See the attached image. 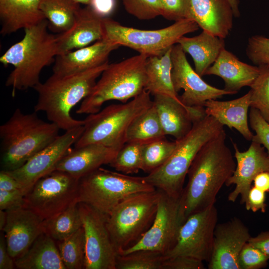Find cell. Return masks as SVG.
I'll list each match as a JSON object with an SVG mask.
<instances>
[{"label": "cell", "instance_id": "obj_1", "mask_svg": "<svg viewBox=\"0 0 269 269\" xmlns=\"http://www.w3.org/2000/svg\"><path fill=\"white\" fill-rule=\"evenodd\" d=\"M224 130L199 150L187 172L182 197L186 218L214 205L218 193L233 174L236 162Z\"/></svg>", "mask_w": 269, "mask_h": 269}, {"label": "cell", "instance_id": "obj_2", "mask_svg": "<svg viewBox=\"0 0 269 269\" xmlns=\"http://www.w3.org/2000/svg\"><path fill=\"white\" fill-rule=\"evenodd\" d=\"M48 21L24 29L22 39L12 45L0 57L5 67H13L8 76L5 86L16 90L33 88L40 82L42 70L54 62L57 56V35L48 31Z\"/></svg>", "mask_w": 269, "mask_h": 269}, {"label": "cell", "instance_id": "obj_3", "mask_svg": "<svg viewBox=\"0 0 269 269\" xmlns=\"http://www.w3.org/2000/svg\"><path fill=\"white\" fill-rule=\"evenodd\" d=\"M108 64L69 75L53 73L33 88L38 94L34 112H44L50 122L65 131L83 126L84 121L74 119L71 111L90 94Z\"/></svg>", "mask_w": 269, "mask_h": 269}, {"label": "cell", "instance_id": "obj_4", "mask_svg": "<svg viewBox=\"0 0 269 269\" xmlns=\"http://www.w3.org/2000/svg\"><path fill=\"white\" fill-rule=\"evenodd\" d=\"M36 113L25 114L17 108L0 126L2 170L18 168L59 135L56 125L42 120Z\"/></svg>", "mask_w": 269, "mask_h": 269}, {"label": "cell", "instance_id": "obj_5", "mask_svg": "<svg viewBox=\"0 0 269 269\" xmlns=\"http://www.w3.org/2000/svg\"><path fill=\"white\" fill-rule=\"evenodd\" d=\"M224 130L215 118L205 114L193 121L190 132L176 141V147L161 166L144 177L155 189L178 197L182 195L189 168L201 148Z\"/></svg>", "mask_w": 269, "mask_h": 269}, {"label": "cell", "instance_id": "obj_6", "mask_svg": "<svg viewBox=\"0 0 269 269\" xmlns=\"http://www.w3.org/2000/svg\"><path fill=\"white\" fill-rule=\"evenodd\" d=\"M148 57L139 54L109 64L90 94L82 101L76 113H96L107 101L116 100L124 103L139 95L145 90Z\"/></svg>", "mask_w": 269, "mask_h": 269}, {"label": "cell", "instance_id": "obj_7", "mask_svg": "<svg viewBox=\"0 0 269 269\" xmlns=\"http://www.w3.org/2000/svg\"><path fill=\"white\" fill-rule=\"evenodd\" d=\"M152 104L150 93L144 90L126 103L111 104L89 114L83 120L84 131L74 146L96 143L121 148L131 124Z\"/></svg>", "mask_w": 269, "mask_h": 269}, {"label": "cell", "instance_id": "obj_8", "mask_svg": "<svg viewBox=\"0 0 269 269\" xmlns=\"http://www.w3.org/2000/svg\"><path fill=\"white\" fill-rule=\"evenodd\" d=\"M160 194L156 189L132 195L107 216V229L118 254L136 244L151 227Z\"/></svg>", "mask_w": 269, "mask_h": 269}, {"label": "cell", "instance_id": "obj_9", "mask_svg": "<svg viewBox=\"0 0 269 269\" xmlns=\"http://www.w3.org/2000/svg\"><path fill=\"white\" fill-rule=\"evenodd\" d=\"M155 189L144 177L131 176L100 167L79 179L77 201L108 216L128 197Z\"/></svg>", "mask_w": 269, "mask_h": 269}, {"label": "cell", "instance_id": "obj_10", "mask_svg": "<svg viewBox=\"0 0 269 269\" xmlns=\"http://www.w3.org/2000/svg\"><path fill=\"white\" fill-rule=\"evenodd\" d=\"M199 28L198 24L190 19L175 21L161 29L143 30L123 25L108 17L103 18V37L148 57L162 55L181 37Z\"/></svg>", "mask_w": 269, "mask_h": 269}, {"label": "cell", "instance_id": "obj_11", "mask_svg": "<svg viewBox=\"0 0 269 269\" xmlns=\"http://www.w3.org/2000/svg\"><path fill=\"white\" fill-rule=\"evenodd\" d=\"M79 179L54 170L38 179L24 196V207L43 220L52 218L77 201Z\"/></svg>", "mask_w": 269, "mask_h": 269}, {"label": "cell", "instance_id": "obj_12", "mask_svg": "<svg viewBox=\"0 0 269 269\" xmlns=\"http://www.w3.org/2000/svg\"><path fill=\"white\" fill-rule=\"evenodd\" d=\"M186 219L182 195L174 197L161 191L156 213L151 227L136 244L118 254L149 250L166 255L175 246L180 229Z\"/></svg>", "mask_w": 269, "mask_h": 269}, {"label": "cell", "instance_id": "obj_13", "mask_svg": "<svg viewBox=\"0 0 269 269\" xmlns=\"http://www.w3.org/2000/svg\"><path fill=\"white\" fill-rule=\"evenodd\" d=\"M218 217L215 205L188 216L180 229L175 246L164 255L165 259L184 256L208 263Z\"/></svg>", "mask_w": 269, "mask_h": 269}, {"label": "cell", "instance_id": "obj_14", "mask_svg": "<svg viewBox=\"0 0 269 269\" xmlns=\"http://www.w3.org/2000/svg\"><path fill=\"white\" fill-rule=\"evenodd\" d=\"M84 230L85 269H116L118 253L107 225V215L91 206L78 203Z\"/></svg>", "mask_w": 269, "mask_h": 269}, {"label": "cell", "instance_id": "obj_15", "mask_svg": "<svg viewBox=\"0 0 269 269\" xmlns=\"http://www.w3.org/2000/svg\"><path fill=\"white\" fill-rule=\"evenodd\" d=\"M171 57L173 87L177 93L181 89L184 90L179 99L185 106L204 107V104L208 100L236 94L217 88L205 82L191 66L185 52L179 44L177 43L172 46Z\"/></svg>", "mask_w": 269, "mask_h": 269}, {"label": "cell", "instance_id": "obj_16", "mask_svg": "<svg viewBox=\"0 0 269 269\" xmlns=\"http://www.w3.org/2000/svg\"><path fill=\"white\" fill-rule=\"evenodd\" d=\"M83 131V125L65 131L23 165L6 171L21 184L26 194L38 179L55 170L57 163L75 143Z\"/></svg>", "mask_w": 269, "mask_h": 269}, {"label": "cell", "instance_id": "obj_17", "mask_svg": "<svg viewBox=\"0 0 269 269\" xmlns=\"http://www.w3.org/2000/svg\"><path fill=\"white\" fill-rule=\"evenodd\" d=\"M251 237L249 229L237 217L217 224L214 231L209 269H240L238 257Z\"/></svg>", "mask_w": 269, "mask_h": 269}, {"label": "cell", "instance_id": "obj_18", "mask_svg": "<svg viewBox=\"0 0 269 269\" xmlns=\"http://www.w3.org/2000/svg\"><path fill=\"white\" fill-rule=\"evenodd\" d=\"M251 141L249 148L243 152L239 150L235 143H233L236 166L225 183L227 186L235 185L228 197L230 202H235L240 196L241 203L245 204L255 177L260 172L269 171V157L265 148L259 143Z\"/></svg>", "mask_w": 269, "mask_h": 269}, {"label": "cell", "instance_id": "obj_19", "mask_svg": "<svg viewBox=\"0 0 269 269\" xmlns=\"http://www.w3.org/2000/svg\"><path fill=\"white\" fill-rule=\"evenodd\" d=\"M4 234L8 252L15 259L24 254L43 233V220L32 210L21 207L6 211Z\"/></svg>", "mask_w": 269, "mask_h": 269}, {"label": "cell", "instance_id": "obj_20", "mask_svg": "<svg viewBox=\"0 0 269 269\" xmlns=\"http://www.w3.org/2000/svg\"><path fill=\"white\" fill-rule=\"evenodd\" d=\"M120 46L103 37L88 46L57 55L53 73L69 75L101 66L108 63L110 53Z\"/></svg>", "mask_w": 269, "mask_h": 269}, {"label": "cell", "instance_id": "obj_21", "mask_svg": "<svg viewBox=\"0 0 269 269\" xmlns=\"http://www.w3.org/2000/svg\"><path fill=\"white\" fill-rule=\"evenodd\" d=\"M153 104L165 134L178 140L191 130L193 121L206 114L204 107H189L164 95L153 96Z\"/></svg>", "mask_w": 269, "mask_h": 269}, {"label": "cell", "instance_id": "obj_22", "mask_svg": "<svg viewBox=\"0 0 269 269\" xmlns=\"http://www.w3.org/2000/svg\"><path fill=\"white\" fill-rule=\"evenodd\" d=\"M120 149L96 143L74 147L58 161L55 170L80 179L103 165L109 164Z\"/></svg>", "mask_w": 269, "mask_h": 269}, {"label": "cell", "instance_id": "obj_23", "mask_svg": "<svg viewBox=\"0 0 269 269\" xmlns=\"http://www.w3.org/2000/svg\"><path fill=\"white\" fill-rule=\"evenodd\" d=\"M103 18L89 6L81 7L72 26L57 35V55L88 46L102 39Z\"/></svg>", "mask_w": 269, "mask_h": 269}, {"label": "cell", "instance_id": "obj_24", "mask_svg": "<svg viewBox=\"0 0 269 269\" xmlns=\"http://www.w3.org/2000/svg\"><path fill=\"white\" fill-rule=\"evenodd\" d=\"M260 71L259 66H253L240 61L224 48L206 70L205 75H214L221 77L225 82L224 89L237 93L243 87H250Z\"/></svg>", "mask_w": 269, "mask_h": 269}, {"label": "cell", "instance_id": "obj_25", "mask_svg": "<svg viewBox=\"0 0 269 269\" xmlns=\"http://www.w3.org/2000/svg\"><path fill=\"white\" fill-rule=\"evenodd\" d=\"M194 20L202 30L225 38L233 27L234 16L227 0H190Z\"/></svg>", "mask_w": 269, "mask_h": 269}, {"label": "cell", "instance_id": "obj_26", "mask_svg": "<svg viewBox=\"0 0 269 269\" xmlns=\"http://www.w3.org/2000/svg\"><path fill=\"white\" fill-rule=\"evenodd\" d=\"M204 107L206 115L215 118L224 126L235 129L246 139L252 141L254 134L249 128L248 114L251 107L250 91L230 101L208 100Z\"/></svg>", "mask_w": 269, "mask_h": 269}, {"label": "cell", "instance_id": "obj_27", "mask_svg": "<svg viewBox=\"0 0 269 269\" xmlns=\"http://www.w3.org/2000/svg\"><path fill=\"white\" fill-rule=\"evenodd\" d=\"M42 0H0V33L10 34L46 19L40 8Z\"/></svg>", "mask_w": 269, "mask_h": 269}, {"label": "cell", "instance_id": "obj_28", "mask_svg": "<svg viewBox=\"0 0 269 269\" xmlns=\"http://www.w3.org/2000/svg\"><path fill=\"white\" fill-rule=\"evenodd\" d=\"M183 51L192 58L195 70L201 77L216 61L225 48L224 38L203 30L195 36L181 37L178 41Z\"/></svg>", "mask_w": 269, "mask_h": 269}, {"label": "cell", "instance_id": "obj_29", "mask_svg": "<svg viewBox=\"0 0 269 269\" xmlns=\"http://www.w3.org/2000/svg\"><path fill=\"white\" fill-rule=\"evenodd\" d=\"M14 261L19 269H66L56 241L45 233Z\"/></svg>", "mask_w": 269, "mask_h": 269}, {"label": "cell", "instance_id": "obj_30", "mask_svg": "<svg viewBox=\"0 0 269 269\" xmlns=\"http://www.w3.org/2000/svg\"><path fill=\"white\" fill-rule=\"evenodd\" d=\"M172 47L160 56H151L147 58L145 65L146 82L145 90L153 96L164 95L180 101L172 80Z\"/></svg>", "mask_w": 269, "mask_h": 269}, {"label": "cell", "instance_id": "obj_31", "mask_svg": "<svg viewBox=\"0 0 269 269\" xmlns=\"http://www.w3.org/2000/svg\"><path fill=\"white\" fill-rule=\"evenodd\" d=\"M81 8L75 0H42L40 4L48 29L59 34L72 26Z\"/></svg>", "mask_w": 269, "mask_h": 269}, {"label": "cell", "instance_id": "obj_32", "mask_svg": "<svg viewBox=\"0 0 269 269\" xmlns=\"http://www.w3.org/2000/svg\"><path fill=\"white\" fill-rule=\"evenodd\" d=\"M159 119L153 104L136 117L130 125L126 135V142L141 144L165 138Z\"/></svg>", "mask_w": 269, "mask_h": 269}, {"label": "cell", "instance_id": "obj_33", "mask_svg": "<svg viewBox=\"0 0 269 269\" xmlns=\"http://www.w3.org/2000/svg\"><path fill=\"white\" fill-rule=\"evenodd\" d=\"M82 227V219L77 201L56 216L43 221L44 233L56 242L67 238Z\"/></svg>", "mask_w": 269, "mask_h": 269}, {"label": "cell", "instance_id": "obj_34", "mask_svg": "<svg viewBox=\"0 0 269 269\" xmlns=\"http://www.w3.org/2000/svg\"><path fill=\"white\" fill-rule=\"evenodd\" d=\"M56 242L66 269H84L85 240L83 227L67 238Z\"/></svg>", "mask_w": 269, "mask_h": 269}, {"label": "cell", "instance_id": "obj_35", "mask_svg": "<svg viewBox=\"0 0 269 269\" xmlns=\"http://www.w3.org/2000/svg\"><path fill=\"white\" fill-rule=\"evenodd\" d=\"M176 144L175 140L170 141L165 138L143 144L141 170L148 174L162 165L172 154Z\"/></svg>", "mask_w": 269, "mask_h": 269}, {"label": "cell", "instance_id": "obj_36", "mask_svg": "<svg viewBox=\"0 0 269 269\" xmlns=\"http://www.w3.org/2000/svg\"><path fill=\"white\" fill-rule=\"evenodd\" d=\"M164 255L149 250L118 254L116 269H162Z\"/></svg>", "mask_w": 269, "mask_h": 269}, {"label": "cell", "instance_id": "obj_37", "mask_svg": "<svg viewBox=\"0 0 269 269\" xmlns=\"http://www.w3.org/2000/svg\"><path fill=\"white\" fill-rule=\"evenodd\" d=\"M142 146L138 143L126 142L109 165L126 174L138 173L142 167Z\"/></svg>", "mask_w": 269, "mask_h": 269}, {"label": "cell", "instance_id": "obj_38", "mask_svg": "<svg viewBox=\"0 0 269 269\" xmlns=\"http://www.w3.org/2000/svg\"><path fill=\"white\" fill-rule=\"evenodd\" d=\"M260 73L250 86L251 107L269 124V65L259 66Z\"/></svg>", "mask_w": 269, "mask_h": 269}, {"label": "cell", "instance_id": "obj_39", "mask_svg": "<svg viewBox=\"0 0 269 269\" xmlns=\"http://www.w3.org/2000/svg\"><path fill=\"white\" fill-rule=\"evenodd\" d=\"M126 10L140 20H149L162 16L160 0H122Z\"/></svg>", "mask_w": 269, "mask_h": 269}, {"label": "cell", "instance_id": "obj_40", "mask_svg": "<svg viewBox=\"0 0 269 269\" xmlns=\"http://www.w3.org/2000/svg\"><path fill=\"white\" fill-rule=\"evenodd\" d=\"M246 55L256 66L269 65V38L259 35L250 37Z\"/></svg>", "mask_w": 269, "mask_h": 269}, {"label": "cell", "instance_id": "obj_41", "mask_svg": "<svg viewBox=\"0 0 269 269\" xmlns=\"http://www.w3.org/2000/svg\"><path fill=\"white\" fill-rule=\"evenodd\" d=\"M269 258L248 242L242 248L238 257L240 269H260L266 267Z\"/></svg>", "mask_w": 269, "mask_h": 269}, {"label": "cell", "instance_id": "obj_42", "mask_svg": "<svg viewBox=\"0 0 269 269\" xmlns=\"http://www.w3.org/2000/svg\"><path fill=\"white\" fill-rule=\"evenodd\" d=\"M160 1L163 7L162 16L165 19L174 21L183 19L194 20L190 0Z\"/></svg>", "mask_w": 269, "mask_h": 269}, {"label": "cell", "instance_id": "obj_43", "mask_svg": "<svg viewBox=\"0 0 269 269\" xmlns=\"http://www.w3.org/2000/svg\"><path fill=\"white\" fill-rule=\"evenodd\" d=\"M249 117L250 127L255 132L252 141L262 145L269 157V124L253 108L251 107Z\"/></svg>", "mask_w": 269, "mask_h": 269}, {"label": "cell", "instance_id": "obj_44", "mask_svg": "<svg viewBox=\"0 0 269 269\" xmlns=\"http://www.w3.org/2000/svg\"><path fill=\"white\" fill-rule=\"evenodd\" d=\"M203 262L184 256L165 259L162 269H204Z\"/></svg>", "mask_w": 269, "mask_h": 269}, {"label": "cell", "instance_id": "obj_45", "mask_svg": "<svg viewBox=\"0 0 269 269\" xmlns=\"http://www.w3.org/2000/svg\"><path fill=\"white\" fill-rule=\"evenodd\" d=\"M25 193L21 189L5 191L0 190V209L7 211L24 207Z\"/></svg>", "mask_w": 269, "mask_h": 269}, {"label": "cell", "instance_id": "obj_46", "mask_svg": "<svg viewBox=\"0 0 269 269\" xmlns=\"http://www.w3.org/2000/svg\"><path fill=\"white\" fill-rule=\"evenodd\" d=\"M265 201L266 192L254 186L249 190L247 200L245 204L246 209L253 212L259 210L265 212L267 206Z\"/></svg>", "mask_w": 269, "mask_h": 269}, {"label": "cell", "instance_id": "obj_47", "mask_svg": "<svg viewBox=\"0 0 269 269\" xmlns=\"http://www.w3.org/2000/svg\"><path fill=\"white\" fill-rule=\"evenodd\" d=\"M89 6L98 15L108 17L114 11L116 0H91Z\"/></svg>", "mask_w": 269, "mask_h": 269}, {"label": "cell", "instance_id": "obj_48", "mask_svg": "<svg viewBox=\"0 0 269 269\" xmlns=\"http://www.w3.org/2000/svg\"><path fill=\"white\" fill-rule=\"evenodd\" d=\"M15 267L14 259L10 256L7 248L4 234L0 236V269H13Z\"/></svg>", "mask_w": 269, "mask_h": 269}, {"label": "cell", "instance_id": "obj_49", "mask_svg": "<svg viewBox=\"0 0 269 269\" xmlns=\"http://www.w3.org/2000/svg\"><path fill=\"white\" fill-rule=\"evenodd\" d=\"M248 243L269 258V231L262 232L256 237H251Z\"/></svg>", "mask_w": 269, "mask_h": 269}, {"label": "cell", "instance_id": "obj_50", "mask_svg": "<svg viewBox=\"0 0 269 269\" xmlns=\"http://www.w3.org/2000/svg\"><path fill=\"white\" fill-rule=\"evenodd\" d=\"M19 189L24 191L22 186L14 178L6 171L1 170L0 172V190L13 191Z\"/></svg>", "mask_w": 269, "mask_h": 269}, {"label": "cell", "instance_id": "obj_51", "mask_svg": "<svg viewBox=\"0 0 269 269\" xmlns=\"http://www.w3.org/2000/svg\"><path fill=\"white\" fill-rule=\"evenodd\" d=\"M254 186L265 192H269V171L259 173L255 177Z\"/></svg>", "mask_w": 269, "mask_h": 269}, {"label": "cell", "instance_id": "obj_52", "mask_svg": "<svg viewBox=\"0 0 269 269\" xmlns=\"http://www.w3.org/2000/svg\"><path fill=\"white\" fill-rule=\"evenodd\" d=\"M229 3L233 12L234 16L238 18L240 15V12L239 8V0H227Z\"/></svg>", "mask_w": 269, "mask_h": 269}, {"label": "cell", "instance_id": "obj_53", "mask_svg": "<svg viewBox=\"0 0 269 269\" xmlns=\"http://www.w3.org/2000/svg\"><path fill=\"white\" fill-rule=\"evenodd\" d=\"M7 213L5 210H0V230L2 231L6 222Z\"/></svg>", "mask_w": 269, "mask_h": 269}, {"label": "cell", "instance_id": "obj_54", "mask_svg": "<svg viewBox=\"0 0 269 269\" xmlns=\"http://www.w3.org/2000/svg\"><path fill=\"white\" fill-rule=\"evenodd\" d=\"M80 4H83L86 5H89L91 0H75Z\"/></svg>", "mask_w": 269, "mask_h": 269}]
</instances>
